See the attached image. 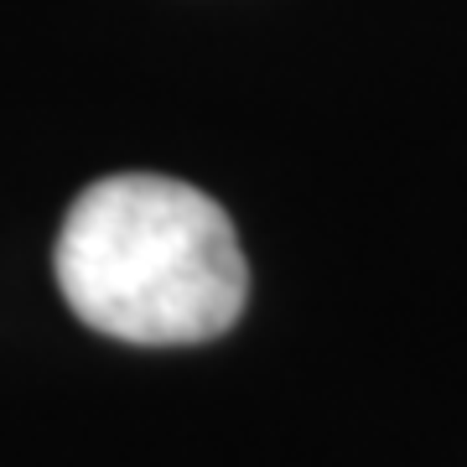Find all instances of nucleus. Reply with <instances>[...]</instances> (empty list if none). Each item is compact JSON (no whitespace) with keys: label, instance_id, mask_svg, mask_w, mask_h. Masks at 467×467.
<instances>
[{"label":"nucleus","instance_id":"nucleus-1","mask_svg":"<svg viewBox=\"0 0 467 467\" xmlns=\"http://www.w3.org/2000/svg\"><path fill=\"white\" fill-rule=\"evenodd\" d=\"M57 285L94 333L182 348L229 333L250 265L229 213L208 192L156 171H119L84 187L57 234Z\"/></svg>","mask_w":467,"mask_h":467}]
</instances>
